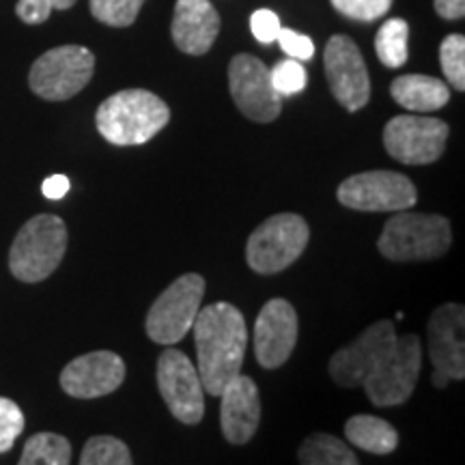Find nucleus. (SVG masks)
<instances>
[{
    "instance_id": "obj_5",
    "label": "nucleus",
    "mask_w": 465,
    "mask_h": 465,
    "mask_svg": "<svg viewBox=\"0 0 465 465\" xmlns=\"http://www.w3.org/2000/svg\"><path fill=\"white\" fill-rule=\"evenodd\" d=\"M311 229L298 213H276L254 229L246 243V261L257 274H278L302 257Z\"/></svg>"
},
{
    "instance_id": "obj_19",
    "label": "nucleus",
    "mask_w": 465,
    "mask_h": 465,
    "mask_svg": "<svg viewBox=\"0 0 465 465\" xmlns=\"http://www.w3.org/2000/svg\"><path fill=\"white\" fill-rule=\"evenodd\" d=\"M171 33L174 45L185 54H207L220 33V15L212 0H177Z\"/></svg>"
},
{
    "instance_id": "obj_16",
    "label": "nucleus",
    "mask_w": 465,
    "mask_h": 465,
    "mask_svg": "<svg viewBox=\"0 0 465 465\" xmlns=\"http://www.w3.org/2000/svg\"><path fill=\"white\" fill-rule=\"evenodd\" d=\"M298 312L291 302L270 300L261 308L254 323V356L265 369H278L287 362L298 345Z\"/></svg>"
},
{
    "instance_id": "obj_35",
    "label": "nucleus",
    "mask_w": 465,
    "mask_h": 465,
    "mask_svg": "<svg viewBox=\"0 0 465 465\" xmlns=\"http://www.w3.org/2000/svg\"><path fill=\"white\" fill-rule=\"evenodd\" d=\"M435 11L444 20H463L465 0H435Z\"/></svg>"
},
{
    "instance_id": "obj_25",
    "label": "nucleus",
    "mask_w": 465,
    "mask_h": 465,
    "mask_svg": "<svg viewBox=\"0 0 465 465\" xmlns=\"http://www.w3.org/2000/svg\"><path fill=\"white\" fill-rule=\"evenodd\" d=\"M80 465H134L125 441L113 435H95L84 444Z\"/></svg>"
},
{
    "instance_id": "obj_21",
    "label": "nucleus",
    "mask_w": 465,
    "mask_h": 465,
    "mask_svg": "<svg viewBox=\"0 0 465 465\" xmlns=\"http://www.w3.org/2000/svg\"><path fill=\"white\" fill-rule=\"evenodd\" d=\"M345 435L360 450L373 452V455H391L399 446L397 429L383 418L369 414L349 418L345 424Z\"/></svg>"
},
{
    "instance_id": "obj_27",
    "label": "nucleus",
    "mask_w": 465,
    "mask_h": 465,
    "mask_svg": "<svg viewBox=\"0 0 465 465\" xmlns=\"http://www.w3.org/2000/svg\"><path fill=\"white\" fill-rule=\"evenodd\" d=\"M440 63L446 80L457 91H465V37L452 33L440 45Z\"/></svg>"
},
{
    "instance_id": "obj_22",
    "label": "nucleus",
    "mask_w": 465,
    "mask_h": 465,
    "mask_svg": "<svg viewBox=\"0 0 465 465\" xmlns=\"http://www.w3.org/2000/svg\"><path fill=\"white\" fill-rule=\"evenodd\" d=\"M302 465H360L345 441L330 433H312L300 446Z\"/></svg>"
},
{
    "instance_id": "obj_36",
    "label": "nucleus",
    "mask_w": 465,
    "mask_h": 465,
    "mask_svg": "<svg viewBox=\"0 0 465 465\" xmlns=\"http://www.w3.org/2000/svg\"><path fill=\"white\" fill-rule=\"evenodd\" d=\"M74 5H75V0H52V9L65 11L69 7H74Z\"/></svg>"
},
{
    "instance_id": "obj_34",
    "label": "nucleus",
    "mask_w": 465,
    "mask_h": 465,
    "mask_svg": "<svg viewBox=\"0 0 465 465\" xmlns=\"http://www.w3.org/2000/svg\"><path fill=\"white\" fill-rule=\"evenodd\" d=\"M42 192L45 199L50 201H61L63 196L69 192V179L65 174H52L42 183Z\"/></svg>"
},
{
    "instance_id": "obj_17",
    "label": "nucleus",
    "mask_w": 465,
    "mask_h": 465,
    "mask_svg": "<svg viewBox=\"0 0 465 465\" xmlns=\"http://www.w3.org/2000/svg\"><path fill=\"white\" fill-rule=\"evenodd\" d=\"M125 380L124 358L113 351H93L75 358L61 373V388L69 397L97 399L114 392Z\"/></svg>"
},
{
    "instance_id": "obj_24",
    "label": "nucleus",
    "mask_w": 465,
    "mask_h": 465,
    "mask_svg": "<svg viewBox=\"0 0 465 465\" xmlns=\"http://www.w3.org/2000/svg\"><path fill=\"white\" fill-rule=\"evenodd\" d=\"M407 39H410V26L401 17H391L388 22H383L375 37V50L380 61L386 67L399 69L403 67L410 58L407 52Z\"/></svg>"
},
{
    "instance_id": "obj_14",
    "label": "nucleus",
    "mask_w": 465,
    "mask_h": 465,
    "mask_svg": "<svg viewBox=\"0 0 465 465\" xmlns=\"http://www.w3.org/2000/svg\"><path fill=\"white\" fill-rule=\"evenodd\" d=\"M463 332L465 308L461 304H444L435 308L427 325L435 388H446L450 380H463L465 377Z\"/></svg>"
},
{
    "instance_id": "obj_23",
    "label": "nucleus",
    "mask_w": 465,
    "mask_h": 465,
    "mask_svg": "<svg viewBox=\"0 0 465 465\" xmlns=\"http://www.w3.org/2000/svg\"><path fill=\"white\" fill-rule=\"evenodd\" d=\"M72 463V444L56 433H37L26 440L17 465H69Z\"/></svg>"
},
{
    "instance_id": "obj_12",
    "label": "nucleus",
    "mask_w": 465,
    "mask_h": 465,
    "mask_svg": "<svg viewBox=\"0 0 465 465\" xmlns=\"http://www.w3.org/2000/svg\"><path fill=\"white\" fill-rule=\"evenodd\" d=\"M229 89L235 106L250 121L272 124L281 114L282 97L272 84L270 69L257 56H232L229 65Z\"/></svg>"
},
{
    "instance_id": "obj_30",
    "label": "nucleus",
    "mask_w": 465,
    "mask_h": 465,
    "mask_svg": "<svg viewBox=\"0 0 465 465\" xmlns=\"http://www.w3.org/2000/svg\"><path fill=\"white\" fill-rule=\"evenodd\" d=\"M25 431V414L11 399L0 397V452L14 449L15 440Z\"/></svg>"
},
{
    "instance_id": "obj_31",
    "label": "nucleus",
    "mask_w": 465,
    "mask_h": 465,
    "mask_svg": "<svg viewBox=\"0 0 465 465\" xmlns=\"http://www.w3.org/2000/svg\"><path fill=\"white\" fill-rule=\"evenodd\" d=\"M276 42L281 44V48L287 52L291 58H295V61L300 63L311 61V58L315 56V44H312V39L306 37V35L291 31V28H281Z\"/></svg>"
},
{
    "instance_id": "obj_3",
    "label": "nucleus",
    "mask_w": 465,
    "mask_h": 465,
    "mask_svg": "<svg viewBox=\"0 0 465 465\" xmlns=\"http://www.w3.org/2000/svg\"><path fill=\"white\" fill-rule=\"evenodd\" d=\"M450 243L452 229L449 218L405 209L388 218L377 248L388 261L411 263V261L440 259L441 254L449 252Z\"/></svg>"
},
{
    "instance_id": "obj_1",
    "label": "nucleus",
    "mask_w": 465,
    "mask_h": 465,
    "mask_svg": "<svg viewBox=\"0 0 465 465\" xmlns=\"http://www.w3.org/2000/svg\"><path fill=\"white\" fill-rule=\"evenodd\" d=\"M192 330L203 388L212 397H220L226 383L242 373L248 345L246 319L229 302H216L199 311Z\"/></svg>"
},
{
    "instance_id": "obj_11",
    "label": "nucleus",
    "mask_w": 465,
    "mask_h": 465,
    "mask_svg": "<svg viewBox=\"0 0 465 465\" xmlns=\"http://www.w3.org/2000/svg\"><path fill=\"white\" fill-rule=\"evenodd\" d=\"M158 388L171 414L183 424L205 416V388L196 366L179 349H164L158 360Z\"/></svg>"
},
{
    "instance_id": "obj_9",
    "label": "nucleus",
    "mask_w": 465,
    "mask_h": 465,
    "mask_svg": "<svg viewBox=\"0 0 465 465\" xmlns=\"http://www.w3.org/2000/svg\"><path fill=\"white\" fill-rule=\"evenodd\" d=\"M341 205L353 212H405L418 201L416 185L394 171H366L347 177L339 185Z\"/></svg>"
},
{
    "instance_id": "obj_15",
    "label": "nucleus",
    "mask_w": 465,
    "mask_h": 465,
    "mask_svg": "<svg viewBox=\"0 0 465 465\" xmlns=\"http://www.w3.org/2000/svg\"><path fill=\"white\" fill-rule=\"evenodd\" d=\"M397 330L388 319H381L366 328L351 345L339 349L330 360V375L342 388L362 386L375 366L388 356L397 342Z\"/></svg>"
},
{
    "instance_id": "obj_26",
    "label": "nucleus",
    "mask_w": 465,
    "mask_h": 465,
    "mask_svg": "<svg viewBox=\"0 0 465 465\" xmlns=\"http://www.w3.org/2000/svg\"><path fill=\"white\" fill-rule=\"evenodd\" d=\"M144 0H91V14L102 25L125 28L136 22Z\"/></svg>"
},
{
    "instance_id": "obj_20",
    "label": "nucleus",
    "mask_w": 465,
    "mask_h": 465,
    "mask_svg": "<svg viewBox=\"0 0 465 465\" xmlns=\"http://www.w3.org/2000/svg\"><path fill=\"white\" fill-rule=\"evenodd\" d=\"M392 100L411 113H435L450 100L449 84L422 74L399 75L391 86Z\"/></svg>"
},
{
    "instance_id": "obj_2",
    "label": "nucleus",
    "mask_w": 465,
    "mask_h": 465,
    "mask_svg": "<svg viewBox=\"0 0 465 465\" xmlns=\"http://www.w3.org/2000/svg\"><path fill=\"white\" fill-rule=\"evenodd\" d=\"M171 110L155 93L127 89L114 93L97 108L95 125L108 143L116 147H134L149 143L164 130Z\"/></svg>"
},
{
    "instance_id": "obj_28",
    "label": "nucleus",
    "mask_w": 465,
    "mask_h": 465,
    "mask_svg": "<svg viewBox=\"0 0 465 465\" xmlns=\"http://www.w3.org/2000/svg\"><path fill=\"white\" fill-rule=\"evenodd\" d=\"M270 75L272 84H274V89L281 97L298 95L306 86V69L295 58H287V61L278 63L274 69H270Z\"/></svg>"
},
{
    "instance_id": "obj_33",
    "label": "nucleus",
    "mask_w": 465,
    "mask_h": 465,
    "mask_svg": "<svg viewBox=\"0 0 465 465\" xmlns=\"http://www.w3.org/2000/svg\"><path fill=\"white\" fill-rule=\"evenodd\" d=\"M15 14L25 25H44L52 14V0H17Z\"/></svg>"
},
{
    "instance_id": "obj_6",
    "label": "nucleus",
    "mask_w": 465,
    "mask_h": 465,
    "mask_svg": "<svg viewBox=\"0 0 465 465\" xmlns=\"http://www.w3.org/2000/svg\"><path fill=\"white\" fill-rule=\"evenodd\" d=\"M95 56L83 45H61L44 52L33 63L28 84L35 95L48 102H65L91 83Z\"/></svg>"
},
{
    "instance_id": "obj_7",
    "label": "nucleus",
    "mask_w": 465,
    "mask_h": 465,
    "mask_svg": "<svg viewBox=\"0 0 465 465\" xmlns=\"http://www.w3.org/2000/svg\"><path fill=\"white\" fill-rule=\"evenodd\" d=\"M203 295H205V278L199 274L179 276L149 308L144 322L149 339L160 345H174L182 341L194 325Z\"/></svg>"
},
{
    "instance_id": "obj_4",
    "label": "nucleus",
    "mask_w": 465,
    "mask_h": 465,
    "mask_svg": "<svg viewBox=\"0 0 465 465\" xmlns=\"http://www.w3.org/2000/svg\"><path fill=\"white\" fill-rule=\"evenodd\" d=\"M67 250V226L58 216L42 213L22 226L9 250V270L17 281H45L61 265Z\"/></svg>"
},
{
    "instance_id": "obj_10",
    "label": "nucleus",
    "mask_w": 465,
    "mask_h": 465,
    "mask_svg": "<svg viewBox=\"0 0 465 465\" xmlns=\"http://www.w3.org/2000/svg\"><path fill=\"white\" fill-rule=\"evenodd\" d=\"M450 127L433 116L399 114L383 127V147L407 166L433 164L444 153Z\"/></svg>"
},
{
    "instance_id": "obj_32",
    "label": "nucleus",
    "mask_w": 465,
    "mask_h": 465,
    "mask_svg": "<svg viewBox=\"0 0 465 465\" xmlns=\"http://www.w3.org/2000/svg\"><path fill=\"white\" fill-rule=\"evenodd\" d=\"M281 28H282L281 20H278V15L270 9L254 11L252 17H250V31H252L254 37H257V42L261 44L276 42Z\"/></svg>"
},
{
    "instance_id": "obj_29",
    "label": "nucleus",
    "mask_w": 465,
    "mask_h": 465,
    "mask_svg": "<svg viewBox=\"0 0 465 465\" xmlns=\"http://www.w3.org/2000/svg\"><path fill=\"white\" fill-rule=\"evenodd\" d=\"M341 15L358 22H375L391 11L392 0H330Z\"/></svg>"
},
{
    "instance_id": "obj_18",
    "label": "nucleus",
    "mask_w": 465,
    "mask_h": 465,
    "mask_svg": "<svg viewBox=\"0 0 465 465\" xmlns=\"http://www.w3.org/2000/svg\"><path fill=\"white\" fill-rule=\"evenodd\" d=\"M220 427L226 441L242 446L254 438L261 422V394L257 383L246 375H237L220 392Z\"/></svg>"
},
{
    "instance_id": "obj_13",
    "label": "nucleus",
    "mask_w": 465,
    "mask_h": 465,
    "mask_svg": "<svg viewBox=\"0 0 465 465\" xmlns=\"http://www.w3.org/2000/svg\"><path fill=\"white\" fill-rule=\"evenodd\" d=\"M325 75L336 102L358 113L371 100V78L362 52L345 35H334L323 52Z\"/></svg>"
},
{
    "instance_id": "obj_8",
    "label": "nucleus",
    "mask_w": 465,
    "mask_h": 465,
    "mask_svg": "<svg viewBox=\"0 0 465 465\" xmlns=\"http://www.w3.org/2000/svg\"><path fill=\"white\" fill-rule=\"evenodd\" d=\"M422 369V347L416 334L397 336L388 356L364 380V392L377 407L405 403L414 392Z\"/></svg>"
}]
</instances>
